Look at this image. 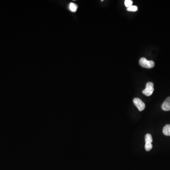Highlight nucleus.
Listing matches in <instances>:
<instances>
[{
  "label": "nucleus",
  "instance_id": "nucleus-1",
  "mask_svg": "<svg viewBox=\"0 0 170 170\" xmlns=\"http://www.w3.org/2000/svg\"><path fill=\"white\" fill-rule=\"evenodd\" d=\"M139 64L140 66L145 68L151 69L155 66V62L153 61H148L144 57L140 59Z\"/></svg>",
  "mask_w": 170,
  "mask_h": 170
},
{
  "label": "nucleus",
  "instance_id": "nucleus-2",
  "mask_svg": "<svg viewBox=\"0 0 170 170\" xmlns=\"http://www.w3.org/2000/svg\"><path fill=\"white\" fill-rule=\"evenodd\" d=\"M154 84L151 82H148L146 85V87L143 90L142 93L146 96L149 97L151 96L154 92Z\"/></svg>",
  "mask_w": 170,
  "mask_h": 170
},
{
  "label": "nucleus",
  "instance_id": "nucleus-3",
  "mask_svg": "<svg viewBox=\"0 0 170 170\" xmlns=\"http://www.w3.org/2000/svg\"><path fill=\"white\" fill-rule=\"evenodd\" d=\"M145 149L147 151H149L151 150L153 148V145L152 142H153V139L151 135L150 134H147L145 136Z\"/></svg>",
  "mask_w": 170,
  "mask_h": 170
},
{
  "label": "nucleus",
  "instance_id": "nucleus-4",
  "mask_svg": "<svg viewBox=\"0 0 170 170\" xmlns=\"http://www.w3.org/2000/svg\"><path fill=\"white\" fill-rule=\"evenodd\" d=\"M133 103L135 106L137 107L139 111H142L145 108V104L139 98H135L133 99Z\"/></svg>",
  "mask_w": 170,
  "mask_h": 170
},
{
  "label": "nucleus",
  "instance_id": "nucleus-5",
  "mask_svg": "<svg viewBox=\"0 0 170 170\" xmlns=\"http://www.w3.org/2000/svg\"><path fill=\"white\" fill-rule=\"evenodd\" d=\"M162 109L165 111H170V97L165 100L162 106Z\"/></svg>",
  "mask_w": 170,
  "mask_h": 170
},
{
  "label": "nucleus",
  "instance_id": "nucleus-6",
  "mask_svg": "<svg viewBox=\"0 0 170 170\" xmlns=\"http://www.w3.org/2000/svg\"><path fill=\"white\" fill-rule=\"evenodd\" d=\"M163 132L164 135L170 136V124H167L164 127Z\"/></svg>",
  "mask_w": 170,
  "mask_h": 170
},
{
  "label": "nucleus",
  "instance_id": "nucleus-7",
  "mask_svg": "<svg viewBox=\"0 0 170 170\" xmlns=\"http://www.w3.org/2000/svg\"><path fill=\"white\" fill-rule=\"evenodd\" d=\"M78 9V6L74 3H71L69 5V9L72 12H76Z\"/></svg>",
  "mask_w": 170,
  "mask_h": 170
},
{
  "label": "nucleus",
  "instance_id": "nucleus-8",
  "mask_svg": "<svg viewBox=\"0 0 170 170\" xmlns=\"http://www.w3.org/2000/svg\"><path fill=\"white\" fill-rule=\"evenodd\" d=\"M138 7L135 5H132L127 8V10L129 11H137L138 10Z\"/></svg>",
  "mask_w": 170,
  "mask_h": 170
},
{
  "label": "nucleus",
  "instance_id": "nucleus-9",
  "mask_svg": "<svg viewBox=\"0 0 170 170\" xmlns=\"http://www.w3.org/2000/svg\"><path fill=\"white\" fill-rule=\"evenodd\" d=\"M124 4H125V6L128 8L130 6L132 5L133 1H132V0H125L124 1Z\"/></svg>",
  "mask_w": 170,
  "mask_h": 170
}]
</instances>
